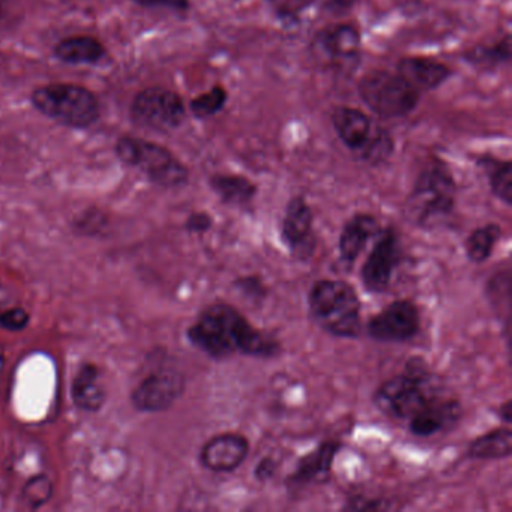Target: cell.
<instances>
[{"instance_id": "cell-1", "label": "cell", "mask_w": 512, "mask_h": 512, "mask_svg": "<svg viewBox=\"0 0 512 512\" xmlns=\"http://www.w3.org/2000/svg\"><path fill=\"white\" fill-rule=\"evenodd\" d=\"M187 338L191 346L215 361L233 355L271 359L283 350L274 334L254 328L241 311L226 302L203 308L187 329Z\"/></svg>"}, {"instance_id": "cell-2", "label": "cell", "mask_w": 512, "mask_h": 512, "mask_svg": "<svg viewBox=\"0 0 512 512\" xmlns=\"http://www.w3.org/2000/svg\"><path fill=\"white\" fill-rule=\"evenodd\" d=\"M443 395H446L443 380L424 359L415 356L407 359L403 371L377 386L373 404L388 418L409 421Z\"/></svg>"}, {"instance_id": "cell-3", "label": "cell", "mask_w": 512, "mask_h": 512, "mask_svg": "<svg viewBox=\"0 0 512 512\" xmlns=\"http://www.w3.org/2000/svg\"><path fill=\"white\" fill-rule=\"evenodd\" d=\"M457 203L454 175L443 161L434 160L416 176L404 203V217L419 229H434L452 217Z\"/></svg>"}, {"instance_id": "cell-4", "label": "cell", "mask_w": 512, "mask_h": 512, "mask_svg": "<svg viewBox=\"0 0 512 512\" xmlns=\"http://www.w3.org/2000/svg\"><path fill=\"white\" fill-rule=\"evenodd\" d=\"M308 308L314 322L332 337L356 338L361 334V299L346 281H316L308 293Z\"/></svg>"}, {"instance_id": "cell-5", "label": "cell", "mask_w": 512, "mask_h": 512, "mask_svg": "<svg viewBox=\"0 0 512 512\" xmlns=\"http://www.w3.org/2000/svg\"><path fill=\"white\" fill-rule=\"evenodd\" d=\"M332 128L350 154L377 167L385 164L395 151V140L380 122L355 107H335L331 115Z\"/></svg>"}, {"instance_id": "cell-6", "label": "cell", "mask_w": 512, "mask_h": 512, "mask_svg": "<svg viewBox=\"0 0 512 512\" xmlns=\"http://www.w3.org/2000/svg\"><path fill=\"white\" fill-rule=\"evenodd\" d=\"M32 106L47 118L71 128H88L100 118L97 95L70 83H53L35 89Z\"/></svg>"}, {"instance_id": "cell-7", "label": "cell", "mask_w": 512, "mask_h": 512, "mask_svg": "<svg viewBox=\"0 0 512 512\" xmlns=\"http://www.w3.org/2000/svg\"><path fill=\"white\" fill-rule=\"evenodd\" d=\"M122 163L140 170L152 184L167 190L182 188L190 181V172L169 149L137 137H121L115 146Z\"/></svg>"}, {"instance_id": "cell-8", "label": "cell", "mask_w": 512, "mask_h": 512, "mask_svg": "<svg viewBox=\"0 0 512 512\" xmlns=\"http://www.w3.org/2000/svg\"><path fill=\"white\" fill-rule=\"evenodd\" d=\"M362 103L382 119L406 118L415 112L421 94L395 71L376 70L365 74L358 85Z\"/></svg>"}, {"instance_id": "cell-9", "label": "cell", "mask_w": 512, "mask_h": 512, "mask_svg": "<svg viewBox=\"0 0 512 512\" xmlns=\"http://www.w3.org/2000/svg\"><path fill=\"white\" fill-rule=\"evenodd\" d=\"M131 119L139 127L160 133L178 130L187 119V107L181 95L170 89L152 86L143 89L131 104Z\"/></svg>"}, {"instance_id": "cell-10", "label": "cell", "mask_w": 512, "mask_h": 512, "mask_svg": "<svg viewBox=\"0 0 512 512\" xmlns=\"http://www.w3.org/2000/svg\"><path fill=\"white\" fill-rule=\"evenodd\" d=\"M361 49V32L352 23L325 26L311 40L314 58L335 70H355L361 59Z\"/></svg>"}, {"instance_id": "cell-11", "label": "cell", "mask_w": 512, "mask_h": 512, "mask_svg": "<svg viewBox=\"0 0 512 512\" xmlns=\"http://www.w3.org/2000/svg\"><path fill=\"white\" fill-rule=\"evenodd\" d=\"M404 251L400 235L394 226L380 227L373 248L361 269L364 289L373 295L385 293L391 286L392 277L403 262Z\"/></svg>"}, {"instance_id": "cell-12", "label": "cell", "mask_w": 512, "mask_h": 512, "mask_svg": "<svg viewBox=\"0 0 512 512\" xmlns=\"http://www.w3.org/2000/svg\"><path fill=\"white\" fill-rule=\"evenodd\" d=\"M365 331L377 343H407L421 331V311L410 299H397L374 314Z\"/></svg>"}, {"instance_id": "cell-13", "label": "cell", "mask_w": 512, "mask_h": 512, "mask_svg": "<svg viewBox=\"0 0 512 512\" xmlns=\"http://www.w3.org/2000/svg\"><path fill=\"white\" fill-rule=\"evenodd\" d=\"M280 236L292 259L310 262L317 250L314 214L305 197L293 196L284 209Z\"/></svg>"}, {"instance_id": "cell-14", "label": "cell", "mask_w": 512, "mask_h": 512, "mask_svg": "<svg viewBox=\"0 0 512 512\" xmlns=\"http://www.w3.org/2000/svg\"><path fill=\"white\" fill-rule=\"evenodd\" d=\"M187 388V379L176 368L152 371L131 392V404L142 413H161L169 410Z\"/></svg>"}, {"instance_id": "cell-15", "label": "cell", "mask_w": 512, "mask_h": 512, "mask_svg": "<svg viewBox=\"0 0 512 512\" xmlns=\"http://www.w3.org/2000/svg\"><path fill=\"white\" fill-rule=\"evenodd\" d=\"M250 440L241 433L217 434L200 449L199 460L205 469L215 473L233 472L247 460Z\"/></svg>"}, {"instance_id": "cell-16", "label": "cell", "mask_w": 512, "mask_h": 512, "mask_svg": "<svg viewBox=\"0 0 512 512\" xmlns=\"http://www.w3.org/2000/svg\"><path fill=\"white\" fill-rule=\"evenodd\" d=\"M341 448L343 443L340 440H325L319 443L313 451L299 458L295 470L287 478V485L290 488H299L328 481Z\"/></svg>"}, {"instance_id": "cell-17", "label": "cell", "mask_w": 512, "mask_h": 512, "mask_svg": "<svg viewBox=\"0 0 512 512\" xmlns=\"http://www.w3.org/2000/svg\"><path fill=\"white\" fill-rule=\"evenodd\" d=\"M463 418V407L457 398H437L409 419V431L413 436L427 439L452 430Z\"/></svg>"}, {"instance_id": "cell-18", "label": "cell", "mask_w": 512, "mask_h": 512, "mask_svg": "<svg viewBox=\"0 0 512 512\" xmlns=\"http://www.w3.org/2000/svg\"><path fill=\"white\" fill-rule=\"evenodd\" d=\"M74 406L86 413H98L107 401L103 371L94 362H83L74 374L71 385Z\"/></svg>"}, {"instance_id": "cell-19", "label": "cell", "mask_w": 512, "mask_h": 512, "mask_svg": "<svg viewBox=\"0 0 512 512\" xmlns=\"http://www.w3.org/2000/svg\"><path fill=\"white\" fill-rule=\"evenodd\" d=\"M379 230V220L374 215L355 214L349 218L341 230L340 241H338V253L343 266L352 269L368 242L376 238Z\"/></svg>"}, {"instance_id": "cell-20", "label": "cell", "mask_w": 512, "mask_h": 512, "mask_svg": "<svg viewBox=\"0 0 512 512\" xmlns=\"http://www.w3.org/2000/svg\"><path fill=\"white\" fill-rule=\"evenodd\" d=\"M397 73L421 95L436 91L452 77L448 65L428 58L401 59L397 64Z\"/></svg>"}, {"instance_id": "cell-21", "label": "cell", "mask_w": 512, "mask_h": 512, "mask_svg": "<svg viewBox=\"0 0 512 512\" xmlns=\"http://www.w3.org/2000/svg\"><path fill=\"white\" fill-rule=\"evenodd\" d=\"M209 187L217 194L221 203L242 211H248L257 196V185L241 175L217 173L209 178Z\"/></svg>"}, {"instance_id": "cell-22", "label": "cell", "mask_w": 512, "mask_h": 512, "mask_svg": "<svg viewBox=\"0 0 512 512\" xmlns=\"http://www.w3.org/2000/svg\"><path fill=\"white\" fill-rule=\"evenodd\" d=\"M55 56L64 64H98L106 56V47L103 46L100 40L95 37H88V35L68 37L56 44Z\"/></svg>"}, {"instance_id": "cell-23", "label": "cell", "mask_w": 512, "mask_h": 512, "mask_svg": "<svg viewBox=\"0 0 512 512\" xmlns=\"http://www.w3.org/2000/svg\"><path fill=\"white\" fill-rule=\"evenodd\" d=\"M512 433L508 427L496 428L476 437L466 449L470 460H503L511 457Z\"/></svg>"}, {"instance_id": "cell-24", "label": "cell", "mask_w": 512, "mask_h": 512, "mask_svg": "<svg viewBox=\"0 0 512 512\" xmlns=\"http://www.w3.org/2000/svg\"><path fill=\"white\" fill-rule=\"evenodd\" d=\"M478 166L484 170L491 193L505 203L512 205V163L509 160H497L494 157H479Z\"/></svg>"}, {"instance_id": "cell-25", "label": "cell", "mask_w": 512, "mask_h": 512, "mask_svg": "<svg viewBox=\"0 0 512 512\" xmlns=\"http://www.w3.org/2000/svg\"><path fill=\"white\" fill-rule=\"evenodd\" d=\"M512 58L511 35L506 34L502 40L490 46H476L463 55L469 65L482 70H496L508 65Z\"/></svg>"}, {"instance_id": "cell-26", "label": "cell", "mask_w": 512, "mask_h": 512, "mask_svg": "<svg viewBox=\"0 0 512 512\" xmlns=\"http://www.w3.org/2000/svg\"><path fill=\"white\" fill-rule=\"evenodd\" d=\"M500 239H502V229L497 224L490 223L476 227L464 242L467 259L476 265L487 262L493 256L494 248Z\"/></svg>"}, {"instance_id": "cell-27", "label": "cell", "mask_w": 512, "mask_h": 512, "mask_svg": "<svg viewBox=\"0 0 512 512\" xmlns=\"http://www.w3.org/2000/svg\"><path fill=\"white\" fill-rule=\"evenodd\" d=\"M229 101V92L223 86L217 85L203 94L197 95L190 103V112L194 118L209 119L223 112Z\"/></svg>"}, {"instance_id": "cell-28", "label": "cell", "mask_w": 512, "mask_h": 512, "mask_svg": "<svg viewBox=\"0 0 512 512\" xmlns=\"http://www.w3.org/2000/svg\"><path fill=\"white\" fill-rule=\"evenodd\" d=\"M53 482L50 476L44 473L31 476L26 481L25 487L22 490V499L25 500L26 506L29 509L43 508L46 503L50 502L53 497Z\"/></svg>"}, {"instance_id": "cell-29", "label": "cell", "mask_w": 512, "mask_h": 512, "mask_svg": "<svg viewBox=\"0 0 512 512\" xmlns=\"http://www.w3.org/2000/svg\"><path fill=\"white\" fill-rule=\"evenodd\" d=\"M29 322H31V314L25 308L13 307L0 311V329H4V331H25Z\"/></svg>"}, {"instance_id": "cell-30", "label": "cell", "mask_w": 512, "mask_h": 512, "mask_svg": "<svg viewBox=\"0 0 512 512\" xmlns=\"http://www.w3.org/2000/svg\"><path fill=\"white\" fill-rule=\"evenodd\" d=\"M235 289H238L245 298L253 299V301H262L268 295L266 284L262 278L257 275H245L235 281Z\"/></svg>"}, {"instance_id": "cell-31", "label": "cell", "mask_w": 512, "mask_h": 512, "mask_svg": "<svg viewBox=\"0 0 512 512\" xmlns=\"http://www.w3.org/2000/svg\"><path fill=\"white\" fill-rule=\"evenodd\" d=\"M392 503L383 499H371V497L355 496L347 500L343 509L346 511H386L391 509Z\"/></svg>"}, {"instance_id": "cell-32", "label": "cell", "mask_w": 512, "mask_h": 512, "mask_svg": "<svg viewBox=\"0 0 512 512\" xmlns=\"http://www.w3.org/2000/svg\"><path fill=\"white\" fill-rule=\"evenodd\" d=\"M104 226H106V220L100 211L86 212L74 224L77 232L83 233V235H98Z\"/></svg>"}, {"instance_id": "cell-33", "label": "cell", "mask_w": 512, "mask_h": 512, "mask_svg": "<svg viewBox=\"0 0 512 512\" xmlns=\"http://www.w3.org/2000/svg\"><path fill=\"white\" fill-rule=\"evenodd\" d=\"M214 226V220L208 212H193L185 221V230L193 235H203Z\"/></svg>"}, {"instance_id": "cell-34", "label": "cell", "mask_w": 512, "mask_h": 512, "mask_svg": "<svg viewBox=\"0 0 512 512\" xmlns=\"http://www.w3.org/2000/svg\"><path fill=\"white\" fill-rule=\"evenodd\" d=\"M136 4L148 8H166V10L185 13L190 10V0H133Z\"/></svg>"}, {"instance_id": "cell-35", "label": "cell", "mask_w": 512, "mask_h": 512, "mask_svg": "<svg viewBox=\"0 0 512 512\" xmlns=\"http://www.w3.org/2000/svg\"><path fill=\"white\" fill-rule=\"evenodd\" d=\"M323 13L343 16L355 7L356 0H316Z\"/></svg>"}, {"instance_id": "cell-36", "label": "cell", "mask_w": 512, "mask_h": 512, "mask_svg": "<svg viewBox=\"0 0 512 512\" xmlns=\"http://www.w3.org/2000/svg\"><path fill=\"white\" fill-rule=\"evenodd\" d=\"M278 472V461L272 457H263L254 467V478L259 482H266L274 478Z\"/></svg>"}, {"instance_id": "cell-37", "label": "cell", "mask_w": 512, "mask_h": 512, "mask_svg": "<svg viewBox=\"0 0 512 512\" xmlns=\"http://www.w3.org/2000/svg\"><path fill=\"white\" fill-rule=\"evenodd\" d=\"M278 7V13L284 17H295L298 13L313 4L316 0H274Z\"/></svg>"}, {"instance_id": "cell-38", "label": "cell", "mask_w": 512, "mask_h": 512, "mask_svg": "<svg viewBox=\"0 0 512 512\" xmlns=\"http://www.w3.org/2000/svg\"><path fill=\"white\" fill-rule=\"evenodd\" d=\"M499 418L502 419L505 424H511L512 421V401L506 400L505 403L500 404L499 412H497Z\"/></svg>"}, {"instance_id": "cell-39", "label": "cell", "mask_w": 512, "mask_h": 512, "mask_svg": "<svg viewBox=\"0 0 512 512\" xmlns=\"http://www.w3.org/2000/svg\"><path fill=\"white\" fill-rule=\"evenodd\" d=\"M5 5H7V0H0V14L4 11Z\"/></svg>"}, {"instance_id": "cell-40", "label": "cell", "mask_w": 512, "mask_h": 512, "mask_svg": "<svg viewBox=\"0 0 512 512\" xmlns=\"http://www.w3.org/2000/svg\"><path fill=\"white\" fill-rule=\"evenodd\" d=\"M4 371V356L0 355V373Z\"/></svg>"}]
</instances>
